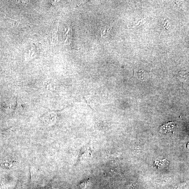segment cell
Returning <instances> with one entry per match:
<instances>
[{
    "instance_id": "1",
    "label": "cell",
    "mask_w": 189,
    "mask_h": 189,
    "mask_svg": "<svg viewBox=\"0 0 189 189\" xmlns=\"http://www.w3.org/2000/svg\"><path fill=\"white\" fill-rule=\"evenodd\" d=\"M175 126L174 122H170L163 125L160 127V131L163 133H166L172 131Z\"/></svg>"
}]
</instances>
